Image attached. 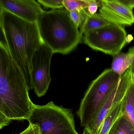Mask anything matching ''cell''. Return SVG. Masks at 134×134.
I'll list each match as a JSON object with an SVG mask.
<instances>
[{
	"mask_svg": "<svg viewBox=\"0 0 134 134\" xmlns=\"http://www.w3.org/2000/svg\"><path fill=\"white\" fill-rule=\"evenodd\" d=\"M30 90L20 69L8 50L0 44V128L14 120H28L34 104Z\"/></svg>",
	"mask_w": 134,
	"mask_h": 134,
	"instance_id": "cell-1",
	"label": "cell"
},
{
	"mask_svg": "<svg viewBox=\"0 0 134 134\" xmlns=\"http://www.w3.org/2000/svg\"><path fill=\"white\" fill-rule=\"evenodd\" d=\"M134 61V47L131 48L127 53L120 52L113 56L111 69L120 76L124 74Z\"/></svg>",
	"mask_w": 134,
	"mask_h": 134,
	"instance_id": "cell-11",
	"label": "cell"
},
{
	"mask_svg": "<svg viewBox=\"0 0 134 134\" xmlns=\"http://www.w3.org/2000/svg\"><path fill=\"white\" fill-rule=\"evenodd\" d=\"M121 77L112 69H107L92 82L77 112L82 127L85 128L91 122Z\"/></svg>",
	"mask_w": 134,
	"mask_h": 134,
	"instance_id": "cell-4",
	"label": "cell"
},
{
	"mask_svg": "<svg viewBox=\"0 0 134 134\" xmlns=\"http://www.w3.org/2000/svg\"><path fill=\"white\" fill-rule=\"evenodd\" d=\"M122 100L111 110L103 120L96 134H108L115 121L122 114Z\"/></svg>",
	"mask_w": 134,
	"mask_h": 134,
	"instance_id": "cell-14",
	"label": "cell"
},
{
	"mask_svg": "<svg viewBox=\"0 0 134 134\" xmlns=\"http://www.w3.org/2000/svg\"><path fill=\"white\" fill-rule=\"evenodd\" d=\"M121 3L131 9L134 8V0H118Z\"/></svg>",
	"mask_w": 134,
	"mask_h": 134,
	"instance_id": "cell-21",
	"label": "cell"
},
{
	"mask_svg": "<svg viewBox=\"0 0 134 134\" xmlns=\"http://www.w3.org/2000/svg\"><path fill=\"white\" fill-rule=\"evenodd\" d=\"M129 69H130V70H131V73L134 76V61L133 63H132V65L130 66Z\"/></svg>",
	"mask_w": 134,
	"mask_h": 134,
	"instance_id": "cell-22",
	"label": "cell"
},
{
	"mask_svg": "<svg viewBox=\"0 0 134 134\" xmlns=\"http://www.w3.org/2000/svg\"><path fill=\"white\" fill-rule=\"evenodd\" d=\"M70 17L78 28H81L86 18V15L83 10L74 11L69 12Z\"/></svg>",
	"mask_w": 134,
	"mask_h": 134,
	"instance_id": "cell-17",
	"label": "cell"
},
{
	"mask_svg": "<svg viewBox=\"0 0 134 134\" xmlns=\"http://www.w3.org/2000/svg\"><path fill=\"white\" fill-rule=\"evenodd\" d=\"M27 120L37 125L42 134H80L76 130L71 110L52 102L43 105L34 104Z\"/></svg>",
	"mask_w": 134,
	"mask_h": 134,
	"instance_id": "cell-5",
	"label": "cell"
},
{
	"mask_svg": "<svg viewBox=\"0 0 134 134\" xmlns=\"http://www.w3.org/2000/svg\"><path fill=\"white\" fill-rule=\"evenodd\" d=\"M122 102V114L134 126V76L132 74L131 80Z\"/></svg>",
	"mask_w": 134,
	"mask_h": 134,
	"instance_id": "cell-12",
	"label": "cell"
},
{
	"mask_svg": "<svg viewBox=\"0 0 134 134\" xmlns=\"http://www.w3.org/2000/svg\"><path fill=\"white\" fill-rule=\"evenodd\" d=\"M85 134V132H84V133H83V134Z\"/></svg>",
	"mask_w": 134,
	"mask_h": 134,
	"instance_id": "cell-23",
	"label": "cell"
},
{
	"mask_svg": "<svg viewBox=\"0 0 134 134\" xmlns=\"http://www.w3.org/2000/svg\"><path fill=\"white\" fill-rule=\"evenodd\" d=\"M19 134H42V133L37 125L29 124L25 130Z\"/></svg>",
	"mask_w": 134,
	"mask_h": 134,
	"instance_id": "cell-20",
	"label": "cell"
},
{
	"mask_svg": "<svg viewBox=\"0 0 134 134\" xmlns=\"http://www.w3.org/2000/svg\"><path fill=\"white\" fill-rule=\"evenodd\" d=\"M131 73L128 69L121 77L120 81L109 95L104 103L88 126L85 128L88 134H96L106 117L111 110L121 102L124 96L131 80Z\"/></svg>",
	"mask_w": 134,
	"mask_h": 134,
	"instance_id": "cell-8",
	"label": "cell"
},
{
	"mask_svg": "<svg viewBox=\"0 0 134 134\" xmlns=\"http://www.w3.org/2000/svg\"><path fill=\"white\" fill-rule=\"evenodd\" d=\"M37 23L43 43L54 54H69L81 41L82 34L66 10L44 11Z\"/></svg>",
	"mask_w": 134,
	"mask_h": 134,
	"instance_id": "cell-3",
	"label": "cell"
},
{
	"mask_svg": "<svg viewBox=\"0 0 134 134\" xmlns=\"http://www.w3.org/2000/svg\"><path fill=\"white\" fill-rule=\"evenodd\" d=\"M99 14L109 22L120 25H131L134 23L132 9L118 0L99 1Z\"/></svg>",
	"mask_w": 134,
	"mask_h": 134,
	"instance_id": "cell-9",
	"label": "cell"
},
{
	"mask_svg": "<svg viewBox=\"0 0 134 134\" xmlns=\"http://www.w3.org/2000/svg\"><path fill=\"white\" fill-rule=\"evenodd\" d=\"M0 44L8 50L14 62L24 75L30 89L31 84L32 59L43 43L37 22L24 20L0 8Z\"/></svg>",
	"mask_w": 134,
	"mask_h": 134,
	"instance_id": "cell-2",
	"label": "cell"
},
{
	"mask_svg": "<svg viewBox=\"0 0 134 134\" xmlns=\"http://www.w3.org/2000/svg\"><path fill=\"white\" fill-rule=\"evenodd\" d=\"M108 134H134V126L122 114L115 121Z\"/></svg>",
	"mask_w": 134,
	"mask_h": 134,
	"instance_id": "cell-15",
	"label": "cell"
},
{
	"mask_svg": "<svg viewBox=\"0 0 134 134\" xmlns=\"http://www.w3.org/2000/svg\"><path fill=\"white\" fill-rule=\"evenodd\" d=\"M37 2L47 8L60 9L64 7L63 0H38Z\"/></svg>",
	"mask_w": 134,
	"mask_h": 134,
	"instance_id": "cell-18",
	"label": "cell"
},
{
	"mask_svg": "<svg viewBox=\"0 0 134 134\" xmlns=\"http://www.w3.org/2000/svg\"><path fill=\"white\" fill-rule=\"evenodd\" d=\"M126 39L124 27L111 23L87 33L84 36L85 43L92 49L113 56L120 52Z\"/></svg>",
	"mask_w": 134,
	"mask_h": 134,
	"instance_id": "cell-6",
	"label": "cell"
},
{
	"mask_svg": "<svg viewBox=\"0 0 134 134\" xmlns=\"http://www.w3.org/2000/svg\"><path fill=\"white\" fill-rule=\"evenodd\" d=\"M52 50L45 44H42L33 55L32 59L31 84L35 94L38 97L45 95L50 86Z\"/></svg>",
	"mask_w": 134,
	"mask_h": 134,
	"instance_id": "cell-7",
	"label": "cell"
},
{
	"mask_svg": "<svg viewBox=\"0 0 134 134\" xmlns=\"http://www.w3.org/2000/svg\"><path fill=\"white\" fill-rule=\"evenodd\" d=\"M63 5L69 12L81 11L88 7L90 0H63Z\"/></svg>",
	"mask_w": 134,
	"mask_h": 134,
	"instance_id": "cell-16",
	"label": "cell"
},
{
	"mask_svg": "<svg viewBox=\"0 0 134 134\" xmlns=\"http://www.w3.org/2000/svg\"><path fill=\"white\" fill-rule=\"evenodd\" d=\"M99 7H101L99 1L95 0H90V3L88 7L83 10L87 14L92 15L96 14V13Z\"/></svg>",
	"mask_w": 134,
	"mask_h": 134,
	"instance_id": "cell-19",
	"label": "cell"
},
{
	"mask_svg": "<svg viewBox=\"0 0 134 134\" xmlns=\"http://www.w3.org/2000/svg\"><path fill=\"white\" fill-rule=\"evenodd\" d=\"M85 13L86 15V18L80 30L82 35L96 30L110 23L100 14L91 15Z\"/></svg>",
	"mask_w": 134,
	"mask_h": 134,
	"instance_id": "cell-13",
	"label": "cell"
},
{
	"mask_svg": "<svg viewBox=\"0 0 134 134\" xmlns=\"http://www.w3.org/2000/svg\"><path fill=\"white\" fill-rule=\"evenodd\" d=\"M0 8L31 22H37L44 12L34 0H0Z\"/></svg>",
	"mask_w": 134,
	"mask_h": 134,
	"instance_id": "cell-10",
	"label": "cell"
}]
</instances>
